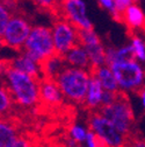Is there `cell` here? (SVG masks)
<instances>
[{
    "label": "cell",
    "mask_w": 145,
    "mask_h": 147,
    "mask_svg": "<svg viewBox=\"0 0 145 147\" xmlns=\"http://www.w3.org/2000/svg\"><path fill=\"white\" fill-rule=\"evenodd\" d=\"M40 64H41L43 77L51 78V80H57L59 74L66 68L67 62L64 57V55L56 53V54H53L52 56H50L49 59L44 60Z\"/></svg>",
    "instance_id": "cell-12"
},
{
    "label": "cell",
    "mask_w": 145,
    "mask_h": 147,
    "mask_svg": "<svg viewBox=\"0 0 145 147\" xmlns=\"http://www.w3.org/2000/svg\"><path fill=\"white\" fill-rule=\"evenodd\" d=\"M64 94L56 80L43 77L40 81V100L49 106H58L63 103Z\"/></svg>",
    "instance_id": "cell-10"
},
{
    "label": "cell",
    "mask_w": 145,
    "mask_h": 147,
    "mask_svg": "<svg viewBox=\"0 0 145 147\" xmlns=\"http://www.w3.org/2000/svg\"><path fill=\"white\" fill-rule=\"evenodd\" d=\"M14 68L19 69L26 74H28V75H30L31 77L36 78L37 81H41L43 77V74H42V69H41V64L35 61L34 59H31L29 55H27L26 53H23L22 55H20V56H17L11 61H8Z\"/></svg>",
    "instance_id": "cell-11"
},
{
    "label": "cell",
    "mask_w": 145,
    "mask_h": 147,
    "mask_svg": "<svg viewBox=\"0 0 145 147\" xmlns=\"http://www.w3.org/2000/svg\"><path fill=\"white\" fill-rule=\"evenodd\" d=\"M86 145L88 147H96V146H103L101 140L99 139V137L96 136V133L94 131H88L87 136H86Z\"/></svg>",
    "instance_id": "cell-23"
},
{
    "label": "cell",
    "mask_w": 145,
    "mask_h": 147,
    "mask_svg": "<svg viewBox=\"0 0 145 147\" xmlns=\"http://www.w3.org/2000/svg\"><path fill=\"white\" fill-rule=\"evenodd\" d=\"M1 68L7 82L6 88L17 104L30 107L40 100V81L14 68L8 61L3 62Z\"/></svg>",
    "instance_id": "cell-1"
},
{
    "label": "cell",
    "mask_w": 145,
    "mask_h": 147,
    "mask_svg": "<svg viewBox=\"0 0 145 147\" xmlns=\"http://www.w3.org/2000/svg\"><path fill=\"white\" fill-rule=\"evenodd\" d=\"M52 34L56 53L61 55H65L72 47L79 43L78 28L66 19L55 22L52 28Z\"/></svg>",
    "instance_id": "cell-8"
},
{
    "label": "cell",
    "mask_w": 145,
    "mask_h": 147,
    "mask_svg": "<svg viewBox=\"0 0 145 147\" xmlns=\"http://www.w3.org/2000/svg\"><path fill=\"white\" fill-rule=\"evenodd\" d=\"M109 68L114 72L121 89L139 90L143 86L145 74L136 60L114 62L109 65Z\"/></svg>",
    "instance_id": "cell-5"
},
{
    "label": "cell",
    "mask_w": 145,
    "mask_h": 147,
    "mask_svg": "<svg viewBox=\"0 0 145 147\" xmlns=\"http://www.w3.org/2000/svg\"><path fill=\"white\" fill-rule=\"evenodd\" d=\"M90 71L77 67H66L57 77V83L62 89L65 98L74 103L84 104L88 84L90 80Z\"/></svg>",
    "instance_id": "cell-2"
},
{
    "label": "cell",
    "mask_w": 145,
    "mask_h": 147,
    "mask_svg": "<svg viewBox=\"0 0 145 147\" xmlns=\"http://www.w3.org/2000/svg\"><path fill=\"white\" fill-rule=\"evenodd\" d=\"M138 94H139V96H140L142 104H143V106H144V109H145V89H144V88H140V89L138 90Z\"/></svg>",
    "instance_id": "cell-28"
},
{
    "label": "cell",
    "mask_w": 145,
    "mask_h": 147,
    "mask_svg": "<svg viewBox=\"0 0 145 147\" xmlns=\"http://www.w3.org/2000/svg\"><path fill=\"white\" fill-rule=\"evenodd\" d=\"M33 1L43 9H53L57 5V0H33Z\"/></svg>",
    "instance_id": "cell-25"
},
{
    "label": "cell",
    "mask_w": 145,
    "mask_h": 147,
    "mask_svg": "<svg viewBox=\"0 0 145 147\" xmlns=\"http://www.w3.org/2000/svg\"><path fill=\"white\" fill-rule=\"evenodd\" d=\"M123 22L131 29L145 27V14L137 5L131 4L123 13Z\"/></svg>",
    "instance_id": "cell-16"
},
{
    "label": "cell",
    "mask_w": 145,
    "mask_h": 147,
    "mask_svg": "<svg viewBox=\"0 0 145 147\" xmlns=\"http://www.w3.org/2000/svg\"><path fill=\"white\" fill-rule=\"evenodd\" d=\"M28 141L25 139V138H17L16 140V144H15V147H26L28 146Z\"/></svg>",
    "instance_id": "cell-27"
},
{
    "label": "cell",
    "mask_w": 145,
    "mask_h": 147,
    "mask_svg": "<svg viewBox=\"0 0 145 147\" xmlns=\"http://www.w3.org/2000/svg\"><path fill=\"white\" fill-rule=\"evenodd\" d=\"M90 74L94 76H96L99 78V81L101 82L102 86L104 90H109V91H115L117 92L120 85L118 82L114 75V72L112 71L110 68H107V67H99L95 69L90 70Z\"/></svg>",
    "instance_id": "cell-15"
},
{
    "label": "cell",
    "mask_w": 145,
    "mask_h": 147,
    "mask_svg": "<svg viewBox=\"0 0 145 147\" xmlns=\"http://www.w3.org/2000/svg\"><path fill=\"white\" fill-rule=\"evenodd\" d=\"M23 50L39 63H42L44 60L56 54L52 29L44 26H36L31 28V32L23 46Z\"/></svg>",
    "instance_id": "cell-3"
},
{
    "label": "cell",
    "mask_w": 145,
    "mask_h": 147,
    "mask_svg": "<svg viewBox=\"0 0 145 147\" xmlns=\"http://www.w3.org/2000/svg\"><path fill=\"white\" fill-rule=\"evenodd\" d=\"M131 45L135 49L136 57L139 61H145V43L143 42V40L138 36H134L131 40Z\"/></svg>",
    "instance_id": "cell-20"
},
{
    "label": "cell",
    "mask_w": 145,
    "mask_h": 147,
    "mask_svg": "<svg viewBox=\"0 0 145 147\" xmlns=\"http://www.w3.org/2000/svg\"><path fill=\"white\" fill-rule=\"evenodd\" d=\"M144 29H145V27H144Z\"/></svg>",
    "instance_id": "cell-30"
},
{
    "label": "cell",
    "mask_w": 145,
    "mask_h": 147,
    "mask_svg": "<svg viewBox=\"0 0 145 147\" xmlns=\"http://www.w3.org/2000/svg\"><path fill=\"white\" fill-rule=\"evenodd\" d=\"M132 1H138V0H132Z\"/></svg>",
    "instance_id": "cell-29"
},
{
    "label": "cell",
    "mask_w": 145,
    "mask_h": 147,
    "mask_svg": "<svg viewBox=\"0 0 145 147\" xmlns=\"http://www.w3.org/2000/svg\"><path fill=\"white\" fill-rule=\"evenodd\" d=\"M12 99L13 97L8 91V89L3 86L1 90H0V111H1V113H5L9 110L12 105Z\"/></svg>",
    "instance_id": "cell-19"
},
{
    "label": "cell",
    "mask_w": 145,
    "mask_h": 147,
    "mask_svg": "<svg viewBox=\"0 0 145 147\" xmlns=\"http://www.w3.org/2000/svg\"><path fill=\"white\" fill-rule=\"evenodd\" d=\"M100 113H102L106 118L109 119L117 127V130L124 136L130 132L134 121V115L125 94L118 92L117 99L113 104L101 106Z\"/></svg>",
    "instance_id": "cell-4"
},
{
    "label": "cell",
    "mask_w": 145,
    "mask_h": 147,
    "mask_svg": "<svg viewBox=\"0 0 145 147\" xmlns=\"http://www.w3.org/2000/svg\"><path fill=\"white\" fill-rule=\"evenodd\" d=\"M15 128L9 124L1 121L0 124V146L1 147H15L17 140Z\"/></svg>",
    "instance_id": "cell-18"
},
{
    "label": "cell",
    "mask_w": 145,
    "mask_h": 147,
    "mask_svg": "<svg viewBox=\"0 0 145 147\" xmlns=\"http://www.w3.org/2000/svg\"><path fill=\"white\" fill-rule=\"evenodd\" d=\"M62 14L67 21L79 29L93 28L86 13V5L82 0H62Z\"/></svg>",
    "instance_id": "cell-9"
},
{
    "label": "cell",
    "mask_w": 145,
    "mask_h": 147,
    "mask_svg": "<svg viewBox=\"0 0 145 147\" xmlns=\"http://www.w3.org/2000/svg\"><path fill=\"white\" fill-rule=\"evenodd\" d=\"M31 32L29 22L22 16L14 15L6 25L1 35V43L5 47H9L16 50H20Z\"/></svg>",
    "instance_id": "cell-7"
},
{
    "label": "cell",
    "mask_w": 145,
    "mask_h": 147,
    "mask_svg": "<svg viewBox=\"0 0 145 147\" xmlns=\"http://www.w3.org/2000/svg\"><path fill=\"white\" fill-rule=\"evenodd\" d=\"M11 13L4 6L1 5L0 6V34H1L6 27V25L8 24V21L11 20Z\"/></svg>",
    "instance_id": "cell-22"
},
{
    "label": "cell",
    "mask_w": 145,
    "mask_h": 147,
    "mask_svg": "<svg viewBox=\"0 0 145 147\" xmlns=\"http://www.w3.org/2000/svg\"><path fill=\"white\" fill-rule=\"evenodd\" d=\"M86 136H87V132L81 126L74 125L70 128V137L79 144H81L82 141H86Z\"/></svg>",
    "instance_id": "cell-21"
},
{
    "label": "cell",
    "mask_w": 145,
    "mask_h": 147,
    "mask_svg": "<svg viewBox=\"0 0 145 147\" xmlns=\"http://www.w3.org/2000/svg\"><path fill=\"white\" fill-rule=\"evenodd\" d=\"M114 1H115V8H116V11L123 15V13L125 12V9L131 5L132 0H114Z\"/></svg>",
    "instance_id": "cell-26"
},
{
    "label": "cell",
    "mask_w": 145,
    "mask_h": 147,
    "mask_svg": "<svg viewBox=\"0 0 145 147\" xmlns=\"http://www.w3.org/2000/svg\"><path fill=\"white\" fill-rule=\"evenodd\" d=\"M85 49L88 53V56H89V60H90V64H92V67H90V70L107 64L106 49L103 48V46H102L101 42L95 43V45L85 46Z\"/></svg>",
    "instance_id": "cell-17"
},
{
    "label": "cell",
    "mask_w": 145,
    "mask_h": 147,
    "mask_svg": "<svg viewBox=\"0 0 145 147\" xmlns=\"http://www.w3.org/2000/svg\"><path fill=\"white\" fill-rule=\"evenodd\" d=\"M64 57H65L67 64L72 65V67L82 68V69H87V70H90V67H92L87 50L80 43L76 45L74 47H72L64 55Z\"/></svg>",
    "instance_id": "cell-13"
},
{
    "label": "cell",
    "mask_w": 145,
    "mask_h": 147,
    "mask_svg": "<svg viewBox=\"0 0 145 147\" xmlns=\"http://www.w3.org/2000/svg\"><path fill=\"white\" fill-rule=\"evenodd\" d=\"M117 94H118V91H117V92H115V91L104 90L103 96H102V103H101V106L113 104V103L117 99Z\"/></svg>",
    "instance_id": "cell-24"
},
{
    "label": "cell",
    "mask_w": 145,
    "mask_h": 147,
    "mask_svg": "<svg viewBox=\"0 0 145 147\" xmlns=\"http://www.w3.org/2000/svg\"><path fill=\"white\" fill-rule=\"evenodd\" d=\"M89 128L96 133L103 146H123L125 144V136L102 113H92Z\"/></svg>",
    "instance_id": "cell-6"
},
{
    "label": "cell",
    "mask_w": 145,
    "mask_h": 147,
    "mask_svg": "<svg viewBox=\"0 0 145 147\" xmlns=\"http://www.w3.org/2000/svg\"><path fill=\"white\" fill-rule=\"evenodd\" d=\"M90 75H92V74H90ZM103 92H104V89H103L101 82L99 81V78L96 76L92 75L89 80L88 91H87L84 105L89 110H93V109L101 106Z\"/></svg>",
    "instance_id": "cell-14"
}]
</instances>
